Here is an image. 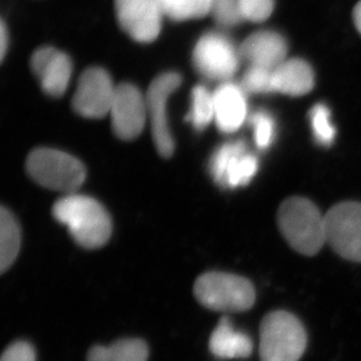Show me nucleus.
Masks as SVG:
<instances>
[{"mask_svg": "<svg viewBox=\"0 0 361 361\" xmlns=\"http://www.w3.org/2000/svg\"><path fill=\"white\" fill-rule=\"evenodd\" d=\"M53 216L68 228L73 239L83 248L106 245L111 235V219L106 208L87 195H66L53 206Z\"/></svg>", "mask_w": 361, "mask_h": 361, "instance_id": "f257e3e1", "label": "nucleus"}, {"mask_svg": "<svg viewBox=\"0 0 361 361\" xmlns=\"http://www.w3.org/2000/svg\"><path fill=\"white\" fill-rule=\"evenodd\" d=\"M277 224L283 238L300 254L316 255L326 243L325 215L309 199L293 197L283 201Z\"/></svg>", "mask_w": 361, "mask_h": 361, "instance_id": "f03ea898", "label": "nucleus"}, {"mask_svg": "<svg viewBox=\"0 0 361 361\" xmlns=\"http://www.w3.org/2000/svg\"><path fill=\"white\" fill-rule=\"evenodd\" d=\"M307 344V331L293 314L274 311L263 318L259 327L261 361H300Z\"/></svg>", "mask_w": 361, "mask_h": 361, "instance_id": "7ed1b4c3", "label": "nucleus"}, {"mask_svg": "<svg viewBox=\"0 0 361 361\" xmlns=\"http://www.w3.org/2000/svg\"><path fill=\"white\" fill-rule=\"evenodd\" d=\"M199 303L220 312H243L255 303V290L245 277L228 273H206L195 281Z\"/></svg>", "mask_w": 361, "mask_h": 361, "instance_id": "20e7f679", "label": "nucleus"}, {"mask_svg": "<svg viewBox=\"0 0 361 361\" xmlns=\"http://www.w3.org/2000/svg\"><path fill=\"white\" fill-rule=\"evenodd\" d=\"M26 170L37 184L72 195L85 180L83 164L71 154L41 147L31 152Z\"/></svg>", "mask_w": 361, "mask_h": 361, "instance_id": "39448f33", "label": "nucleus"}, {"mask_svg": "<svg viewBox=\"0 0 361 361\" xmlns=\"http://www.w3.org/2000/svg\"><path fill=\"white\" fill-rule=\"evenodd\" d=\"M193 65L200 75L211 81L228 82L240 66L239 48L219 32H208L193 49Z\"/></svg>", "mask_w": 361, "mask_h": 361, "instance_id": "423d86ee", "label": "nucleus"}, {"mask_svg": "<svg viewBox=\"0 0 361 361\" xmlns=\"http://www.w3.org/2000/svg\"><path fill=\"white\" fill-rule=\"evenodd\" d=\"M326 242L343 259L361 263V202L334 204L325 214Z\"/></svg>", "mask_w": 361, "mask_h": 361, "instance_id": "0eeeda50", "label": "nucleus"}, {"mask_svg": "<svg viewBox=\"0 0 361 361\" xmlns=\"http://www.w3.org/2000/svg\"><path fill=\"white\" fill-rule=\"evenodd\" d=\"M209 173L224 188L248 185L259 170V159L242 140L222 144L209 159Z\"/></svg>", "mask_w": 361, "mask_h": 361, "instance_id": "6e6552de", "label": "nucleus"}, {"mask_svg": "<svg viewBox=\"0 0 361 361\" xmlns=\"http://www.w3.org/2000/svg\"><path fill=\"white\" fill-rule=\"evenodd\" d=\"M180 85V74L164 73L151 82L145 95L147 118H150L154 147L164 158H170L174 151L173 137L171 135L167 120V102L172 92Z\"/></svg>", "mask_w": 361, "mask_h": 361, "instance_id": "1a4fd4ad", "label": "nucleus"}, {"mask_svg": "<svg viewBox=\"0 0 361 361\" xmlns=\"http://www.w3.org/2000/svg\"><path fill=\"white\" fill-rule=\"evenodd\" d=\"M115 92L116 85L104 69H87L73 97V109L85 118H102L110 114Z\"/></svg>", "mask_w": 361, "mask_h": 361, "instance_id": "9d476101", "label": "nucleus"}, {"mask_svg": "<svg viewBox=\"0 0 361 361\" xmlns=\"http://www.w3.org/2000/svg\"><path fill=\"white\" fill-rule=\"evenodd\" d=\"M111 126L120 140H133L140 136L147 120V99L136 85H116L110 109Z\"/></svg>", "mask_w": 361, "mask_h": 361, "instance_id": "9b49d317", "label": "nucleus"}, {"mask_svg": "<svg viewBox=\"0 0 361 361\" xmlns=\"http://www.w3.org/2000/svg\"><path fill=\"white\" fill-rule=\"evenodd\" d=\"M117 20L130 38L152 42L161 35L165 17L158 0H115Z\"/></svg>", "mask_w": 361, "mask_h": 361, "instance_id": "f8f14e48", "label": "nucleus"}, {"mask_svg": "<svg viewBox=\"0 0 361 361\" xmlns=\"http://www.w3.org/2000/svg\"><path fill=\"white\" fill-rule=\"evenodd\" d=\"M31 66L46 94L53 97L63 95L72 78L68 55L56 48L42 47L32 56Z\"/></svg>", "mask_w": 361, "mask_h": 361, "instance_id": "ddd939ff", "label": "nucleus"}, {"mask_svg": "<svg viewBox=\"0 0 361 361\" xmlns=\"http://www.w3.org/2000/svg\"><path fill=\"white\" fill-rule=\"evenodd\" d=\"M241 60L249 66L276 69L286 60L288 44L276 32L259 31L249 35L239 48Z\"/></svg>", "mask_w": 361, "mask_h": 361, "instance_id": "4468645a", "label": "nucleus"}, {"mask_svg": "<svg viewBox=\"0 0 361 361\" xmlns=\"http://www.w3.org/2000/svg\"><path fill=\"white\" fill-rule=\"evenodd\" d=\"M214 121L219 130L232 133L241 128L247 120V99L241 85L224 82L213 92Z\"/></svg>", "mask_w": 361, "mask_h": 361, "instance_id": "2eb2a0df", "label": "nucleus"}, {"mask_svg": "<svg viewBox=\"0 0 361 361\" xmlns=\"http://www.w3.org/2000/svg\"><path fill=\"white\" fill-rule=\"evenodd\" d=\"M314 73L302 59H290L274 71V92L284 95H307L314 89Z\"/></svg>", "mask_w": 361, "mask_h": 361, "instance_id": "dca6fc26", "label": "nucleus"}, {"mask_svg": "<svg viewBox=\"0 0 361 361\" xmlns=\"http://www.w3.org/2000/svg\"><path fill=\"white\" fill-rule=\"evenodd\" d=\"M209 351L219 358H248L252 352V341L248 334L236 330L229 318H221L209 338Z\"/></svg>", "mask_w": 361, "mask_h": 361, "instance_id": "f3484780", "label": "nucleus"}, {"mask_svg": "<svg viewBox=\"0 0 361 361\" xmlns=\"http://www.w3.org/2000/svg\"><path fill=\"white\" fill-rule=\"evenodd\" d=\"M147 345L140 339H122L109 346H94L87 361H147Z\"/></svg>", "mask_w": 361, "mask_h": 361, "instance_id": "a211bd4d", "label": "nucleus"}, {"mask_svg": "<svg viewBox=\"0 0 361 361\" xmlns=\"http://www.w3.org/2000/svg\"><path fill=\"white\" fill-rule=\"evenodd\" d=\"M20 227L6 207L0 209V270L5 273L17 259L20 249Z\"/></svg>", "mask_w": 361, "mask_h": 361, "instance_id": "6ab92c4d", "label": "nucleus"}, {"mask_svg": "<svg viewBox=\"0 0 361 361\" xmlns=\"http://www.w3.org/2000/svg\"><path fill=\"white\" fill-rule=\"evenodd\" d=\"M164 16L174 21L200 19L209 14L212 0H158Z\"/></svg>", "mask_w": 361, "mask_h": 361, "instance_id": "aec40b11", "label": "nucleus"}, {"mask_svg": "<svg viewBox=\"0 0 361 361\" xmlns=\"http://www.w3.org/2000/svg\"><path fill=\"white\" fill-rule=\"evenodd\" d=\"M214 99L213 92L204 85H197L192 90L191 111L186 120L197 130H202L214 121Z\"/></svg>", "mask_w": 361, "mask_h": 361, "instance_id": "412c9836", "label": "nucleus"}, {"mask_svg": "<svg viewBox=\"0 0 361 361\" xmlns=\"http://www.w3.org/2000/svg\"><path fill=\"white\" fill-rule=\"evenodd\" d=\"M309 118L314 140H317V143L323 147L331 145L336 137V129L331 123L330 109L323 103H318L310 110Z\"/></svg>", "mask_w": 361, "mask_h": 361, "instance_id": "4be33fe9", "label": "nucleus"}, {"mask_svg": "<svg viewBox=\"0 0 361 361\" xmlns=\"http://www.w3.org/2000/svg\"><path fill=\"white\" fill-rule=\"evenodd\" d=\"M275 71V69H274ZM274 71L257 66H249L241 80V88L245 94L274 92Z\"/></svg>", "mask_w": 361, "mask_h": 361, "instance_id": "5701e85b", "label": "nucleus"}, {"mask_svg": "<svg viewBox=\"0 0 361 361\" xmlns=\"http://www.w3.org/2000/svg\"><path fill=\"white\" fill-rule=\"evenodd\" d=\"M249 124L254 130V140L259 149L266 150L271 145L275 135V122L269 113L259 110L250 115Z\"/></svg>", "mask_w": 361, "mask_h": 361, "instance_id": "b1692460", "label": "nucleus"}, {"mask_svg": "<svg viewBox=\"0 0 361 361\" xmlns=\"http://www.w3.org/2000/svg\"><path fill=\"white\" fill-rule=\"evenodd\" d=\"M209 14L222 27H233L243 20L239 0H212Z\"/></svg>", "mask_w": 361, "mask_h": 361, "instance_id": "393cba45", "label": "nucleus"}, {"mask_svg": "<svg viewBox=\"0 0 361 361\" xmlns=\"http://www.w3.org/2000/svg\"><path fill=\"white\" fill-rule=\"evenodd\" d=\"M243 20L262 23L271 16L275 0H239Z\"/></svg>", "mask_w": 361, "mask_h": 361, "instance_id": "a878e982", "label": "nucleus"}, {"mask_svg": "<svg viewBox=\"0 0 361 361\" xmlns=\"http://www.w3.org/2000/svg\"><path fill=\"white\" fill-rule=\"evenodd\" d=\"M0 361H37L35 348L27 341H17L5 350Z\"/></svg>", "mask_w": 361, "mask_h": 361, "instance_id": "bb28decb", "label": "nucleus"}, {"mask_svg": "<svg viewBox=\"0 0 361 361\" xmlns=\"http://www.w3.org/2000/svg\"><path fill=\"white\" fill-rule=\"evenodd\" d=\"M8 42H10V39H8L6 24H5V21H1V25H0V58L1 60L6 56Z\"/></svg>", "mask_w": 361, "mask_h": 361, "instance_id": "cd10ccee", "label": "nucleus"}, {"mask_svg": "<svg viewBox=\"0 0 361 361\" xmlns=\"http://www.w3.org/2000/svg\"><path fill=\"white\" fill-rule=\"evenodd\" d=\"M353 21H355V27L361 35V0L355 5L353 10Z\"/></svg>", "mask_w": 361, "mask_h": 361, "instance_id": "c85d7f7f", "label": "nucleus"}]
</instances>
